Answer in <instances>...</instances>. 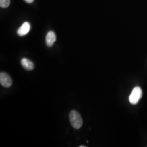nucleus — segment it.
Segmentation results:
<instances>
[{"label": "nucleus", "mask_w": 147, "mask_h": 147, "mask_svg": "<svg viewBox=\"0 0 147 147\" xmlns=\"http://www.w3.org/2000/svg\"><path fill=\"white\" fill-rule=\"evenodd\" d=\"M69 120L70 124L74 128L79 129L81 127L83 124L82 117L78 112L76 111H71L69 114Z\"/></svg>", "instance_id": "obj_1"}, {"label": "nucleus", "mask_w": 147, "mask_h": 147, "mask_svg": "<svg viewBox=\"0 0 147 147\" xmlns=\"http://www.w3.org/2000/svg\"><path fill=\"white\" fill-rule=\"evenodd\" d=\"M142 96V90L140 87H135L132 90L129 100L132 105L137 104Z\"/></svg>", "instance_id": "obj_2"}, {"label": "nucleus", "mask_w": 147, "mask_h": 147, "mask_svg": "<svg viewBox=\"0 0 147 147\" xmlns=\"http://www.w3.org/2000/svg\"><path fill=\"white\" fill-rule=\"evenodd\" d=\"M0 83L5 87L8 88L11 87L12 84V80L11 76L8 74L1 72L0 74Z\"/></svg>", "instance_id": "obj_3"}, {"label": "nucleus", "mask_w": 147, "mask_h": 147, "mask_svg": "<svg viewBox=\"0 0 147 147\" xmlns=\"http://www.w3.org/2000/svg\"><path fill=\"white\" fill-rule=\"evenodd\" d=\"M30 24L28 22H25L17 31V33L19 36H24L26 35L30 30Z\"/></svg>", "instance_id": "obj_4"}, {"label": "nucleus", "mask_w": 147, "mask_h": 147, "mask_svg": "<svg viewBox=\"0 0 147 147\" xmlns=\"http://www.w3.org/2000/svg\"><path fill=\"white\" fill-rule=\"evenodd\" d=\"M56 37L55 33L52 31L49 32L46 36V44L47 46L49 47H52L54 42H56Z\"/></svg>", "instance_id": "obj_5"}, {"label": "nucleus", "mask_w": 147, "mask_h": 147, "mask_svg": "<svg viewBox=\"0 0 147 147\" xmlns=\"http://www.w3.org/2000/svg\"><path fill=\"white\" fill-rule=\"evenodd\" d=\"M21 64L24 68L28 71H31L34 68L33 63L27 58H22L21 60Z\"/></svg>", "instance_id": "obj_6"}, {"label": "nucleus", "mask_w": 147, "mask_h": 147, "mask_svg": "<svg viewBox=\"0 0 147 147\" xmlns=\"http://www.w3.org/2000/svg\"><path fill=\"white\" fill-rule=\"evenodd\" d=\"M10 4V0H0V6L2 8H7Z\"/></svg>", "instance_id": "obj_7"}, {"label": "nucleus", "mask_w": 147, "mask_h": 147, "mask_svg": "<svg viewBox=\"0 0 147 147\" xmlns=\"http://www.w3.org/2000/svg\"><path fill=\"white\" fill-rule=\"evenodd\" d=\"M25 1L27 3H31L34 1V0H25Z\"/></svg>", "instance_id": "obj_8"}, {"label": "nucleus", "mask_w": 147, "mask_h": 147, "mask_svg": "<svg viewBox=\"0 0 147 147\" xmlns=\"http://www.w3.org/2000/svg\"><path fill=\"white\" fill-rule=\"evenodd\" d=\"M80 147H86V146H80Z\"/></svg>", "instance_id": "obj_9"}]
</instances>
